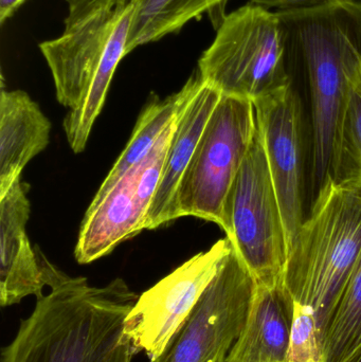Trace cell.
<instances>
[{
	"label": "cell",
	"mask_w": 361,
	"mask_h": 362,
	"mask_svg": "<svg viewBox=\"0 0 361 362\" xmlns=\"http://www.w3.org/2000/svg\"><path fill=\"white\" fill-rule=\"evenodd\" d=\"M135 8L136 0L117 2L38 46L52 74L57 101L69 110L63 127L76 154L86 148L114 72L129 54Z\"/></svg>",
	"instance_id": "277c9868"
},
{
	"label": "cell",
	"mask_w": 361,
	"mask_h": 362,
	"mask_svg": "<svg viewBox=\"0 0 361 362\" xmlns=\"http://www.w3.org/2000/svg\"><path fill=\"white\" fill-rule=\"evenodd\" d=\"M228 0H136L127 51L179 32L205 13L218 10Z\"/></svg>",
	"instance_id": "e0dca14e"
},
{
	"label": "cell",
	"mask_w": 361,
	"mask_h": 362,
	"mask_svg": "<svg viewBox=\"0 0 361 362\" xmlns=\"http://www.w3.org/2000/svg\"><path fill=\"white\" fill-rule=\"evenodd\" d=\"M184 87L186 95L176 115L162 175L146 217V230L156 229L171 221L172 202L178 185L223 95L203 82L199 74L191 76Z\"/></svg>",
	"instance_id": "7c38bea8"
},
{
	"label": "cell",
	"mask_w": 361,
	"mask_h": 362,
	"mask_svg": "<svg viewBox=\"0 0 361 362\" xmlns=\"http://www.w3.org/2000/svg\"><path fill=\"white\" fill-rule=\"evenodd\" d=\"M184 95L186 87L184 86L178 93L165 99L160 100L157 97L150 99L138 119L126 148L102 182L90 204L100 202L127 172L146 158L161 134L173 122Z\"/></svg>",
	"instance_id": "2e32d148"
},
{
	"label": "cell",
	"mask_w": 361,
	"mask_h": 362,
	"mask_svg": "<svg viewBox=\"0 0 361 362\" xmlns=\"http://www.w3.org/2000/svg\"><path fill=\"white\" fill-rule=\"evenodd\" d=\"M348 362H361V350L360 352L356 353V354L354 355V356Z\"/></svg>",
	"instance_id": "603a6c76"
},
{
	"label": "cell",
	"mask_w": 361,
	"mask_h": 362,
	"mask_svg": "<svg viewBox=\"0 0 361 362\" xmlns=\"http://www.w3.org/2000/svg\"><path fill=\"white\" fill-rule=\"evenodd\" d=\"M361 253V187L330 178L317 191L288 252L282 289L290 315L315 320L324 334Z\"/></svg>",
	"instance_id": "3957f363"
},
{
	"label": "cell",
	"mask_w": 361,
	"mask_h": 362,
	"mask_svg": "<svg viewBox=\"0 0 361 362\" xmlns=\"http://www.w3.org/2000/svg\"><path fill=\"white\" fill-rule=\"evenodd\" d=\"M197 74L223 95L252 102L290 84L288 33L280 13L249 2L225 14Z\"/></svg>",
	"instance_id": "5b68a950"
},
{
	"label": "cell",
	"mask_w": 361,
	"mask_h": 362,
	"mask_svg": "<svg viewBox=\"0 0 361 362\" xmlns=\"http://www.w3.org/2000/svg\"><path fill=\"white\" fill-rule=\"evenodd\" d=\"M28 0H0V23L4 25Z\"/></svg>",
	"instance_id": "7402d4cb"
},
{
	"label": "cell",
	"mask_w": 361,
	"mask_h": 362,
	"mask_svg": "<svg viewBox=\"0 0 361 362\" xmlns=\"http://www.w3.org/2000/svg\"><path fill=\"white\" fill-rule=\"evenodd\" d=\"M278 12L288 33V55L301 61L309 83L317 192L330 178L345 177V118L350 80L361 55V4L336 0Z\"/></svg>",
	"instance_id": "7a4b0ae2"
},
{
	"label": "cell",
	"mask_w": 361,
	"mask_h": 362,
	"mask_svg": "<svg viewBox=\"0 0 361 362\" xmlns=\"http://www.w3.org/2000/svg\"><path fill=\"white\" fill-rule=\"evenodd\" d=\"M231 250L226 236L139 296L125 319V333L137 355L143 352L152 361L167 350Z\"/></svg>",
	"instance_id": "9c48e42d"
},
{
	"label": "cell",
	"mask_w": 361,
	"mask_h": 362,
	"mask_svg": "<svg viewBox=\"0 0 361 362\" xmlns=\"http://www.w3.org/2000/svg\"><path fill=\"white\" fill-rule=\"evenodd\" d=\"M254 102L223 95L180 180L171 221L199 217L223 227L227 196L256 131Z\"/></svg>",
	"instance_id": "52a82bcc"
},
{
	"label": "cell",
	"mask_w": 361,
	"mask_h": 362,
	"mask_svg": "<svg viewBox=\"0 0 361 362\" xmlns=\"http://www.w3.org/2000/svg\"><path fill=\"white\" fill-rule=\"evenodd\" d=\"M361 350V253L324 334V362H348Z\"/></svg>",
	"instance_id": "ac0fdd59"
},
{
	"label": "cell",
	"mask_w": 361,
	"mask_h": 362,
	"mask_svg": "<svg viewBox=\"0 0 361 362\" xmlns=\"http://www.w3.org/2000/svg\"><path fill=\"white\" fill-rule=\"evenodd\" d=\"M345 163H352V178L361 187V55L358 57L350 80L349 100L345 129Z\"/></svg>",
	"instance_id": "d6986e66"
},
{
	"label": "cell",
	"mask_w": 361,
	"mask_h": 362,
	"mask_svg": "<svg viewBox=\"0 0 361 362\" xmlns=\"http://www.w3.org/2000/svg\"><path fill=\"white\" fill-rule=\"evenodd\" d=\"M28 185L20 180L0 196V304L20 303L42 295L49 285L50 262L32 248L27 234L30 216Z\"/></svg>",
	"instance_id": "8fae6325"
},
{
	"label": "cell",
	"mask_w": 361,
	"mask_h": 362,
	"mask_svg": "<svg viewBox=\"0 0 361 362\" xmlns=\"http://www.w3.org/2000/svg\"><path fill=\"white\" fill-rule=\"evenodd\" d=\"M254 104L281 210L288 255L304 221L300 98L292 81Z\"/></svg>",
	"instance_id": "30bf717a"
},
{
	"label": "cell",
	"mask_w": 361,
	"mask_h": 362,
	"mask_svg": "<svg viewBox=\"0 0 361 362\" xmlns=\"http://www.w3.org/2000/svg\"><path fill=\"white\" fill-rule=\"evenodd\" d=\"M256 283L231 250L167 350L150 362H227L245 327Z\"/></svg>",
	"instance_id": "ba28073f"
},
{
	"label": "cell",
	"mask_w": 361,
	"mask_h": 362,
	"mask_svg": "<svg viewBox=\"0 0 361 362\" xmlns=\"http://www.w3.org/2000/svg\"><path fill=\"white\" fill-rule=\"evenodd\" d=\"M222 229L256 285H282L288 245L258 125L227 196Z\"/></svg>",
	"instance_id": "8992f818"
},
{
	"label": "cell",
	"mask_w": 361,
	"mask_h": 362,
	"mask_svg": "<svg viewBox=\"0 0 361 362\" xmlns=\"http://www.w3.org/2000/svg\"><path fill=\"white\" fill-rule=\"evenodd\" d=\"M290 319L282 285H256L245 327L227 362H288Z\"/></svg>",
	"instance_id": "9a60e30c"
},
{
	"label": "cell",
	"mask_w": 361,
	"mask_h": 362,
	"mask_svg": "<svg viewBox=\"0 0 361 362\" xmlns=\"http://www.w3.org/2000/svg\"><path fill=\"white\" fill-rule=\"evenodd\" d=\"M336 0H250L252 4H259L264 8H276L277 11L294 10V8H309L320 6Z\"/></svg>",
	"instance_id": "44dd1931"
},
{
	"label": "cell",
	"mask_w": 361,
	"mask_h": 362,
	"mask_svg": "<svg viewBox=\"0 0 361 362\" xmlns=\"http://www.w3.org/2000/svg\"><path fill=\"white\" fill-rule=\"evenodd\" d=\"M119 1L122 0H68V13L64 21L65 27L76 25Z\"/></svg>",
	"instance_id": "ffe728a7"
},
{
	"label": "cell",
	"mask_w": 361,
	"mask_h": 362,
	"mask_svg": "<svg viewBox=\"0 0 361 362\" xmlns=\"http://www.w3.org/2000/svg\"><path fill=\"white\" fill-rule=\"evenodd\" d=\"M49 287L2 348L0 362H133L125 319L139 296L123 279L93 286L57 269Z\"/></svg>",
	"instance_id": "6da1fadb"
},
{
	"label": "cell",
	"mask_w": 361,
	"mask_h": 362,
	"mask_svg": "<svg viewBox=\"0 0 361 362\" xmlns=\"http://www.w3.org/2000/svg\"><path fill=\"white\" fill-rule=\"evenodd\" d=\"M51 125L25 91L0 93V196L20 180L25 165L46 150Z\"/></svg>",
	"instance_id": "5bb4252c"
},
{
	"label": "cell",
	"mask_w": 361,
	"mask_h": 362,
	"mask_svg": "<svg viewBox=\"0 0 361 362\" xmlns=\"http://www.w3.org/2000/svg\"><path fill=\"white\" fill-rule=\"evenodd\" d=\"M136 174L137 167L100 202L89 204L74 250L78 264H90L110 255L119 244L146 230V217L136 196Z\"/></svg>",
	"instance_id": "4fadbf2b"
}]
</instances>
